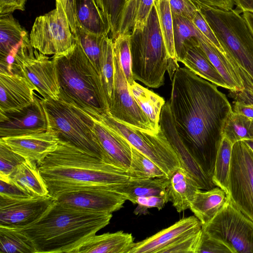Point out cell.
<instances>
[{
    "label": "cell",
    "instance_id": "ba28073f",
    "mask_svg": "<svg viewBox=\"0 0 253 253\" xmlns=\"http://www.w3.org/2000/svg\"><path fill=\"white\" fill-rule=\"evenodd\" d=\"M96 115L106 126L156 164L168 177L181 167L175 150L161 129L157 134H149L121 123L113 118L108 111Z\"/></svg>",
    "mask_w": 253,
    "mask_h": 253
},
{
    "label": "cell",
    "instance_id": "1f68e13d",
    "mask_svg": "<svg viewBox=\"0 0 253 253\" xmlns=\"http://www.w3.org/2000/svg\"><path fill=\"white\" fill-rule=\"evenodd\" d=\"M154 5L156 10L162 36L168 53L169 59L167 71L170 78L171 79L179 66L175 56L173 19L169 0H155Z\"/></svg>",
    "mask_w": 253,
    "mask_h": 253
},
{
    "label": "cell",
    "instance_id": "6da1fadb",
    "mask_svg": "<svg viewBox=\"0 0 253 253\" xmlns=\"http://www.w3.org/2000/svg\"><path fill=\"white\" fill-rule=\"evenodd\" d=\"M171 80L169 101L177 133L194 160L212 180L223 127L232 106L217 86L185 66L179 67Z\"/></svg>",
    "mask_w": 253,
    "mask_h": 253
},
{
    "label": "cell",
    "instance_id": "d4e9b609",
    "mask_svg": "<svg viewBox=\"0 0 253 253\" xmlns=\"http://www.w3.org/2000/svg\"><path fill=\"white\" fill-rule=\"evenodd\" d=\"M229 200L225 191L219 187L204 191L200 189L191 202L189 209L203 226L225 206Z\"/></svg>",
    "mask_w": 253,
    "mask_h": 253
},
{
    "label": "cell",
    "instance_id": "f907efd6",
    "mask_svg": "<svg viewBox=\"0 0 253 253\" xmlns=\"http://www.w3.org/2000/svg\"><path fill=\"white\" fill-rule=\"evenodd\" d=\"M0 196L11 199L20 200L33 197L11 182L0 179Z\"/></svg>",
    "mask_w": 253,
    "mask_h": 253
},
{
    "label": "cell",
    "instance_id": "7402d4cb",
    "mask_svg": "<svg viewBox=\"0 0 253 253\" xmlns=\"http://www.w3.org/2000/svg\"><path fill=\"white\" fill-rule=\"evenodd\" d=\"M197 39L200 46L221 75L228 86L229 90H244L240 71L233 60L218 50L199 30Z\"/></svg>",
    "mask_w": 253,
    "mask_h": 253
},
{
    "label": "cell",
    "instance_id": "816d5d0a",
    "mask_svg": "<svg viewBox=\"0 0 253 253\" xmlns=\"http://www.w3.org/2000/svg\"><path fill=\"white\" fill-rule=\"evenodd\" d=\"M137 0H127L121 16L118 35L130 34L131 20Z\"/></svg>",
    "mask_w": 253,
    "mask_h": 253
},
{
    "label": "cell",
    "instance_id": "7a4b0ae2",
    "mask_svg": "<svg viewBox=\"0 0 253 253\" xmlns=\"http://www.w3.org/2000/svg\"><path fill=\"white\" fill-rule=\"evenodd\" d=\"M49 195L55 198L69 193L93 189L116 191L127 182V171L60 139L56 149L38 166Z\"/></svg>",
    "mask_w": 253,
    "mask_h": 253
},
{
    "label": "cell",
    "instance_id": "83f0119b",
    "mask_svg": "<svg viewBox=\"0 0 253 253\" xmlns=\"http://www.w3.org/2000/svg\"><path fill=\"white\" fill-rule=\"evenodd\" d=\"M74 5L77 24L95 34H110L109 24L96 0H75Z\"/></svg>",
    "mask_w": 253,
    "mask_h": 253
},
{
    "label": "cell",
    "instance_id": "f5cc1de1",
    "mask_svg": "<svg viewBox=\"0 0 253 253\" xmlns=\"http://www.w3.org/2000/svg\"><path fill=\"white\" fill-rule=\"evenodd\" d=\"M198 8L211 7L225 10L233 9L234 0H190Z\"/></svg>",
    "mask_w": 253,
    "mask_h": 253
},
{
    "label": "cell",
    "instance_id": "74e56055",
    "mask_svg": "<svg viewBox=\"0 0 253 253\" xmlns=\"http://www.w3.org/2000/svg\"><path fill=\"white\" fill-rule=\"evenodd\" d=\"M113 44V40L107 37L100 60V77L108 107L112 102L114 95L115 66Z\"/></svg>",
    "mask_w": 253,
    "mask_h": 253
},
{
    "label": "cell",
    "instance_id": "8fae6325",
    "mask_svg": "<svg viewBox=\"0 0 253 253\" xmlns=\"http://www.w3.org/2000/svg\"><path fill=\"white\" fill-rule=\"evenodd\" d=\"M29 37L32 46L45 55L63 53L77 42L65 10L57 1L54 9L36 18Z\"/></svg>",
    "mask_w": 253,
    "mask_h": 253
},
{
    "label": "cell",
    "instance_id": "ac0fdd59",
    "mask_svg": "<svg viewBox=\"0 0 253 253\" xmlns=\"http://www.w3.org/2000/svg\"><path fill=\"white\" fill-rule=\"evenodd\" d=\"M56 200L77 208L112 213L121 209L127 200L116 190L93 189L63 194Z\"/></svg>",
    "mask_w": 253,
    "mask_h": 253
},
{
    "label": "cell",
    "instance_id": "4316f807",
    "mask_svg": "<svg viewBox=\"0 0 253 253\" xmlns=\"http://www.w3.org/2000/svg\"><path fill=\"white\" fill-rule=\"evenodd\" d=\"M9 181L33 197L49 195L37 163L25 159L12 171Z\"/></svg>",
    "mask_w": 253,
    "mask_h": 253
},
{
    "label": "cell",
    "instance_id": "bcb514c9",
    "mask_svg": "<svg viewBox=\"0 0 253 253\" xmlns=\"http://www.w3.org/2000/svg\"><path fill=\"white\" fill-rule=\"evenodd\" d=\"M200 32L220 52L227 55L212 29L198 7L191 20Z\"/></svg>",
    "mask_w": 253,
    "mask_h": 253
},
{
    "label": "cell",
    "instance_id": "ab89813d",
    "mask_svg": "<svg viewBox=\"0 0 253 253\" xmlns=\"http://www.w3.org/2000/svg\"><path fill=\"white\" fill-rule=\"evenodd\" d=\"M113 52L117 56L129 85L134 80L131 71L130 34H120L113 41Z\"/></svg>",
    "mask_w": 253,
    "mask_h": 253
},
{
    "label": "cell",
    "instance_id": "60d3db41",
    "mask_svg": "<svg viewBox=\"0 0 253 253\" xmlns=\"http://www.w3.org/2000/svg\"><path fill=\"white\" fill-rule=\"evenodd\" d=\"M127 0H96L110 29L113 41L118 36L120 23L123 11Z\"/></svg>",
    "mask_w": 253,
    "mask_h": 253
},
{
    "label": "cell",
    "instance_id": "603a6c76",
    "mask_svg": "<svg viewBox=\"0 0 253 253\" xmlns=\"http://www.w3.org/2000/svg\"><path fill=\"white\" fill-rule=\"evenodd\" d=\"M168 178L169 202L172 203L178 212L189 209L195 194L201 189L198 183L181 167L177 168Z\"/></svg>",
    "mask_w": 253,
    "mask_h": 253
},
{
    "label": "cell",
    "instance_id": "91938a15",
    "mask_svg": "<svg viewBox=\"0 0 253 253\" xmlns=\"http://www.w3.org/2000/svg\"><path fill=\"white\" fill-rule=\"evenodd\" d=\"M253 151V140H245L244 141Z\"/></svg>",
    "mask_w": 253,
    "mask_h": 253
},
{
    "label": "cell",
    "instance_id": "d590c367",
    "mask_svg": "<svg viewBox=\"0 0 253 253\" xmlns=\"http://www.w3.org/2000/svg\"><path fill=\"white\" fill-rule=\"evenodd\" d=\"M223 137L233 144L238 141L253 140V119L233 110L224 124Z\"/></svg>",
    "mask_w": 253,
    "mask_h": 253
},
{
    "label": "cell",
    "instance_id": "f546056e",
    "mask_svg": "<svg viewBox=\"0 0 253 253\" xmlns=\"http://www.w3.org/2000/svg\"><path fill=\"white\" fill-rule=\"evenodd\" d=\"M168 178L167 176L146 179L130 178L127 182L119 185L117 191L122 193L131 203L135 198L142 196H160L169 198Z\"/></svg>",
    "mask_w": 253,
    "mask_h": 253
},
{
    "label": "cell",
    "instance_id": "9a60e30c",
    "mask_svg": "<svg viewBox=\"0 0 253 253\" xmlns=\"http://www.w3.org/2000/svg\"><path fill=\"white\" fill-rule=\"evenodd\" d=\"M36 87L25 77L16 72L0 69V114L21 111L34 101Z\"/></svg>",
    "mask_w": 253,
    "mask_h": 253
},
{
    "label": "cell",
    "instance_id": "b9f144b4",
    "mask_svg": "<svg viewBox=\"0 0 253 253\" xmlns=\"http://www.w3.org/2000/svg\"><path fill=\"white\" fill-rule=\"evenodd\" d=\"M25 160L0 139V179L9 181L11 173Z\"/></svg>",
    "mask_w": 253,
    "mask_h": 253
},
{
    "label": "cell",
    "instance_id": "7bdbcfd3",
    "mask_svg": "<svg viewBox=\"0 0 253 253\" xmlns=\"http://www.w3.org/2000/svg\"><path fill=\"white\" fill-rule=\"evenodd\" d=\"M202 234V229L188 234L163 248L160 253H197Z\"/></svg>",
    "mask_w": 253,
    "mask_h": 253
},
{
    "label": "cell",
    "instance_id": "6f0895ef",
    "mask_svg": "<svg viewBox=\"0 0 253 253\" xmlns=\"http://www.w3.org/2000/svg\"><path fill=\"white\" fill-rule=\"evenodd\" d=\"M243 12V17L246 21L249 26L253 33V12L248 11H245Z\"/></svg>",
    "mask_w": 253,
    "mask_h": 253
},
{
    "label": "cell",
    "instance_id": "44dd1931",
    "mask_svg": "<svg viewBox=\"0 0 253 253\" xmlns=\"http://www.w3.org/2000/svg\"><path fill=\"white\" fill-rule=\"evenodd\" d=\"M202 228L201 222L195 215L182 218L155 234L134 242L128 253H160L163 248Z\"/></svg>",
    "mask_w": 253,
    "mask_h": 253
},
{
    "label": "cell",
    "instance_id": "f1b7e54d",
    "mask_svg": "<svg viewBox=\"0 0 253 253\" xmlns=\"http://www.w3.org/2000/svg\"><path fill=\"white\" fill-rule=\"evenodd\" d=\"M28 32L12 15H0V60H13Z\"/></svg>",
    "mask_w": 253,
    "mask_h": 253
},
{
    "label": "cell",
    "instance_id": "9c48e42d",
    "mask_svg": "<svg viewBox=\"0 0 253 253\" xmlns=\"http://www.w3.org/2000/svg\"><path fill=\"white\" fill-rule=\"evenodd\" d=\"M12 72L27 79L42 98L59 99L60 91L54 62L32 46L28 33L14 56Z\"/></svg>",
    "mask_w": 253,
    "mask_h": 253
},
{
    "label": "cell",
    "instance_id": "d6a6232c",
    "mask_svg": "<svg viewBox=\"0 0 253 253\" xmlns=\"http://www.w3.org/2000/svg\"><path fill=\"white\" fill-rule=\"evenodd\" d=\"M172 15L175 56L176 60L181 62L186 47L198 42V30L188 19L175 14Z\"/></svg>",
    "mask_w": 253,
    "mask_h": 253
},
{
    "label": "cell",
    "instance_id": "277c9868",
    "mask_svg": "<svg viewBox=\"0 0 253 253\" xmlns=\"http://www.w3.org/2000/svg\"><path fill=\"white\" fill-rule=\"evenodd\" d=\"M59 87V99L86 112L108 111L106 96L99 75L77 41L66 52L52 57Z\"/></svg>",
    "mask_w": 253,
    "mask_h": 253
},
{
    "label": "cell",
    "instance_id": "8d00e7d4",
    "mask_svg": "<svg viewBox=\"0 0 253 253\" xmlns=\"http://www.w3.org/2000/svg\"><path fill=\"white\" fill-rule=\"evenodd\" d=\"M233 145L228 139L223 137L217 152L212 177L215 185L224 190L227 195Z\"/></svg>",
    "mask_w": 253,
    "mask_h": 253
},
{
    "label": "cell",
    "instance_id": "9f6ffc18",
    "mask_svg": "<svg viewBox=\"0 0 253 253\" xmlns=\"http://www.w3.org/2000/svg\"><path fill=\"white\" fill-rule=\"evenodd\" d=\"M236 9L240 12L248 11L253 12V0H234Z\"/></svg>",
    "mask_w": 253,
    "mask_h": 253
},
{
    "label": "cell",
    "instance_id": "30bf717a",
    "mask_svg": "<svg viewBox=\"0 0 253 253\" xmlns=\"http://www.w3.org/2000/svg\"><path fill=\"white\" fill-rule=\"evenodd\" d=\"M202 229L209 237L227 245L233 253H253V222L230 199Z\"/></svg>",
    "mask_w": 253,
    "mask_h": 253
},
{
    "label": "cell",
    "instance_id": "5b68a950",
    "mask_svg": "<svg viewBox=\"0 0 253 253\" xmlns=\"http://www.w3.org/2000/svg\"><path fill=\"white\" fill-rule=\"evenodd\" d=\"M227 55L237 66L246 91L253 94V33L236 9L199 8Z\"/></svg>",
    "mask_w": 253,
    "mask_h": 253
},
{
    "label": "cell",
    "instance_id": "db71d44e",
    "mask_svg": "<svg viewBox=\"0 0 253 253\" xmlns=\"http://www.w3.org/2000/svg\"><path fill=\"white\" fill-rule=\"evenodd\" d=\"M27 0H0V15L11 14L16 10L24 11Z\"/></svg>",
    "mask_w": 253,
    "mask_h": 253
},
{
    "label": "cell",
    "instance_id": "484cf974",
    "mask_svg": "<svg viewBox=\"0 0 253 253\" xmlns=\"http://www.w3.org/2000/svg\"><path fill=\"white\" fill-rule=\"evenodd\" d=\"M181 62L201 78L217 86L229 90V87L221 75L200 46L198 41L186 47Z\"/></svg>",
    "mask_w": 253,
    "mask_h": 253
},
{
    "label": "cell",
    "instance_id": "836d02e7",
    "mask_svg": "<svg viewBox=\"0 0 253 253\" xmlns=\"http://www.w3.org/2000/svg\"><path fill=\"white\" fill-rule=\"evenodd\" d=\"M73 34L100 76L101 57L108 35L91 33L78 24Z\"/></svg>",
    "mask_w": 253,
    "mask_h": 253
},
{
    "label": "cell",
    "instance_id": "d6986e66",
    "mask_svg": "<svg viewBox=\"0 0 253 253\" xmlns=\"http://www.w3.org/2000/svg\"><path fill=\"white\" fill-rule=\"evenodd\" d=\"M160 128L175 150L184 169L197 181L201 190H209L215 187L212 180L204 172L188 152L175 129L169 103L167 101L162 109Z\"/></svg>",
    "mask_w": 253,
    "mask_h": 253
},
{
    "label": "cell",
    "instance_id": "11a10c76",
    "mask_svg": "<svg viewBox=\"0 0 253 253\" xmlns=\"http://www.w3.org/2000/svg\"><path fill=\"white\" fill-rule=\"evenodd\" d=\"M75 0H67L66 13L73 34L75 32L77 24L75 12Z\"/></svg>",
    "mask_w": 253,
    "mask_h": 253
},
{
    "label": "cell",
    "instance_id": "2e32d148",
    "mask_svg": "<svg viewBox=\"0 0 253 253\" xmlns=\"http://www.w3.org/2000/svg\"><path fill=\"white\" fill-rule=\"evenodd\" d=\"M48 128V121L41 98L21 111L11 114H0V138L42 132Z\"/></svg>",
    "mask_w": 253,
    "mask_h": 253
},
{
    "label": "cell",
    "instance_id": "ffe728a7",
    "mask_svg": "<svg viewBox=\"0 0 253 253\" xmlns=\"http://www.w3.org/2000/svg\"><path fill=\"white\" fill-rule=\"evenodd\" d=\"M85 112L93 121L92 129L109 162L127 171L132 157L130 144L103 123L95 112Z\"/></svg>",
    "mask_w": 253,
    "mask_h": 253
},
{
    "label": "cell",
    "instance_id": "3957f363",
    "mask_svg": "<svg viewBox=\"0 0 253 253\" xmlns=\"http://www.w3.org/2000/svg\"><path fill=\"white\" fill-rule=\"evenodd\" d=\"M112 217L111 213L75 208L55 199L38 220L17 228L33 242L36 253H73Z\"/></svg>",
    "mask_w": 253,
    "mask_h": 253
},
{
    "label": "cell",
    "instance_id": "5bb4252c",
    "mask_svg": "<svg viewBox=\"0 0 253 253\" xmlns=\"http://www.w3.org/2000/svg\"><path fill=\"white\" fill-rule=\"evenodd\" d=\"M55 201L49 195L20 200L0 196V226H27L38 220Z\"/></svg>",
    "mask_w": 253,
    "mask_h": 253
},
{
    "label": "cell",
    "instance_id": "7dc6e473",
    "mask_svg": "<svg viewBox=\"0 0 253 253\" xmlns=\"http://www.w3.org/2000/svg\"><path fill=\"white\" fill-rule=\"evenodd\" d=\"M154 0H137L131 20L130 33L133 30L142 28L146 24Z\"/></svg>",
    "mask_w": 253,
    "mask_h": 253
},
{
    "label": "cell",
    "instance_id": "681fc988",
    "mask_svg": "<svg viewBox=\"0 0 253 253\" xmlns=\"http://www.w3.org/2000/svg\"><path fill=\"white\" fill-rule=\"evenodd\" d=\"M172 14L185 17L191 20L198 9L190 0H169Z\"/></svg>",
    "mask_w": 253,
    "mask_h": 253
},
{
    "label": "cell",
    "instance_id": "e575fe53",
    "mask_svg": "<svg viewBox=\"0 0 253 253\" xmlns=\"http://www.w3.org/2000/svg\"><path fill=\"white\" fill-rule=\"evenodd\" d=\"M0 253H36L31 240L18 228L0 226Z\"/></svg>",
    "mask_w": 253,
    "mask_h": 253
},
{
    "label": "cell",
    "instance_id": "ee69618b",
    "mask_svg": "<svg viewBox=\"0 0 253 253\" xmlns=\"http://www.w3.org/2000/svg\"><path fill=\"white\" fill-rule=\"evenodd\" d=\"M229 96L232 99L233 111L253 119V94L245 90H229Z\"/></svg>",
    "mask_w": 253,
    "mask_h": 253
},
{
    "label": "cell",
    "instance_id": "4fadbf2b",
    "mask_svg": "<svg viewBox=\"0 0 253 253\" xmlns=\"http://www.w3.org/2000/svg\"><path fill=\"white\" fill-rule=\"evenodd\" d=\"M115 77L114 95L109 107V114L115 119L141 131L157 133L149 120L140 109L129 88V84L117 56L114 53Z\"/></svg>",
    "mask_w": 253,
    "mask_h": 253
},
{
    "label": "cell",
    "instance_id": "52a82bcc",
    "mask_svg": "<svg viewBox=\"0 0 253 253\" xmlns=\"http://www.w3.org/2000/svg\"><path fill=\"white\" fill-rule=\"evenodd\" d=\"M40 98L46 115L48 127L55 130L60 139L69 141L89 154L110 163L92 129L93 121L86 112L62 100Z\"/></svg>",
    "mask_w": 253,
    "mask_h": 253
},
{
    "label": "cell",
    "instance_id": "4dcf8cb0",
    "mask_svg": "<svg viewBox=\"0 0 253 253\" xmlns=\"http://www.w3.org/2000/svg\"><path fill=\"white\" fill-rule=\"evenodd\" d=\"M129 88L134 99L149 120L153 129L159 133L161 112L166 103L164 99L135 81L131 85H129Z\"/></svg>",
    "mask_w": 253,
    "mask_h": 253
},
{
    "label": "cell",
    "instance_id": "cb8c5ba5",
    "mask_svg": "<svg viewBox=\"0 0 253 253\" xmlns=\"http://www.w3.org/2000/svg\"><path fill=\"white\" fill-rule=\"evenodd\" d=\"M134 243L132 234L123 231L95 234L82 243L73 253H128Z\"/></svg>",
    "mask_w": 253,
    "mask_h": 253
},
{
    "label": "cell",
    "instance_id": "680465c9",
    "mask_svg": "<svg viewBox=\"0 0 253 253\" xmlns=\"http://www.w3.org/2000/svg\"><path fill=\"white\" fill-rule=\"evenodd\" d=\"M56 1L60 2L62 5L66 12L67 0H56Z\"/></svg>",
    "mask_w": 253,
    "mask_h": 253
},
{
    "label": "cell",
    "instance_id": "f35d334b",
    "mask_svg": "<svg viewBox=\"0 0 253 253\" xmlns=\"http://www.w3.org/2000/svg\"><path fill=\"white\" fill-rule=\"evenodd\" d=\"M131 147V164L127 171L130 178L146 179L167 176L153 161L133 146Z\"/></svg>",
    "mask_w": 253,
    "mask_h": 253
},
{
    "label": "cell",
    "instance_id": "8992f818",
    "mask_svg": "<svg viewBox=\"0 0 253 253\" xmlns=\"http://www.w3.org/2000/svg\"><path fill=\"white\" fill-rule=\"evenodd\" d=\"M130 50L134 80L151 88L162 86L169 57L154 5L146 24L131 32Z\"/></svg>",
    "mask_w": 253,
    "mask_h": 253
},
{
    "label": "cell",
    "instance_id": "e0dca14e",
    "mask_svg": "<svg viewBox=\"0 0 253 253\" xmlns=\"http://www.w3.org/2000/svg\"><path fill=\"white\" fill-rule=\"evenodd\" d=\"M13 151L38 166L57 148L60 138L53 129L43 132L0 138Z\"/></svg>",
    "mask_w": 253,
    "mask_h": 253
},
{
    "label": "cell",
    "instance_id": "7c38bea8",
    "mask_svg": "<svg viewBox=\"0 0 253 253\" xmlns=\"http://www.w3.org/2000/svg\"><path fill=\"white\" fill-rule=\"evenodd\" d=\"M227 196L253 222V151L244 141L233 145Z\"/></svg>",
    "mask_w": 253,
    "mask_h": 253
},
{
    "label": "cell",
    "instance_id": "f6af8a7d",
    "mask_svg": "<svg viewBox=\"0 0 253 253\" xmlns=\"http://www.w3.org/2000/svg\"><path fill=\"white\" fill-rule=\"evenodd\" d=\"M169 202V198L164 196L138 197L135 198L132 202L133 204L137 205L133 213L136 215L146 214L148 213V209L153 208H157L160 211Z\"/></svg>",
    "mask_w": 253,
    "mask_h": 253
},
{
    "label": "cell",
    "instance_id": "c3c4849f",
    "mask_svg": "<svg viewBox=\"0 0 253 253\" xmlns=\"http://www.w3.org/2000/svg\"><path fill=\"white\" fill-rule=\"evenodd\" d=\"M233 253L231 249L224 243L212 238L202 231L197 253Z\"/></svg>",
    "mask_w": 253,
    "mask_h": 253
}]
</instances>
